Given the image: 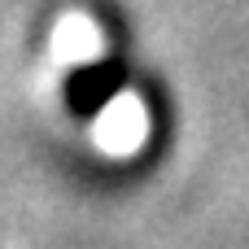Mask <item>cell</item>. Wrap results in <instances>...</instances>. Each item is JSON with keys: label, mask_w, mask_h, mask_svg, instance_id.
<instances>
[{"label": "cell", "mask_w": 249, "mask_h": 249, "mask_svg": "<svg viewBox=\"0 0 249 249\" xmlns=\"http://www.w3.org/2000/svg\"><path fill=\"white\" fill-rule=\"evenodd\" d=\"M53 57L70 66H101L105 61V35L88 13H61L53 26Z\"/></svg>", "instance_id": "7a4b0ae2"}, {"label": "cell", "mask_w": 249, "mask_h": 249, "mask_svg": "<svg viewBox=\"0 0 249 249\" xmlns=\"http://www.w3.org/2000/svg\"><path fill=\"white\" fill-rule=\"evenodd\" d=\"M149 136V109L136 92H114L101 109H96V127H92V140L101 153L109 158H127L144 144Z\"/></svg>", "instance_id": "6da1fadb"}]
</instances>
